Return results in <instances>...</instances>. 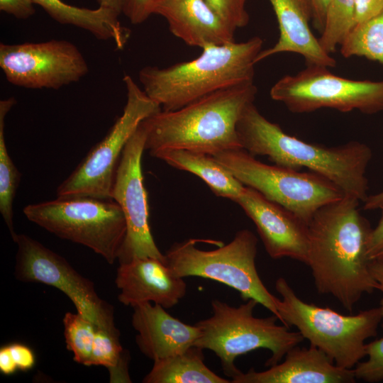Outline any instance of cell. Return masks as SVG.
<instances>
[{
    "mask_svg": "<svg viewBox=\"0 0 383 383\" xmlns=\"http://www.w3.org/2000/svg\"><path fill=\"white\" fill-rule=\"evenodd\" d=\"M359 203L344 195L321 207L308 223L306 265L316 290L331 295L350 312L362 295L378 287L367 256L372 228L360 213Z\"/></svg>",
    "mask_w": 383,
    "mask_h": 383,
    "instance_id": "obj_1",
    "label": "cell"
},
{
    "mask_svg": "<svg viewBox=\"0 0 383 383\" xmlns=\"http://www.w3.org/2000/svg\"><path fill=\"white\" fill-rule=\"evenodd\" d=\"M33 0H0V10L18 19H27L35 13Z\"/></svg>",
    "mask_w": 383,
    "mask_h": 383,
    "instance_id": "obj_33",
    "label": "cell"
},
{
    "mask_svg": "<svg viewBox=\"0 0 383 383\" xmlns=\"http://www.w3.org/2000/svg\"><path fill=\"white\" fill-rule=\"evenodd\" d=\"M154 13L163 16L170 32L189 46L203 49L234 41L235 30L205 0H160Z\"/></svg>",
    "mask_w": 383,
    "mask_h": 383,
    "instance_id": "obj_20",
    "label": "cell"
},
{
    "mask_svg": "<svg viewBox=\"0 0 383 383\" xmlns=\"http://www.w3.org/2000/svg\"><path fill=\"white\" fill-rule=\"evenodd\" d=\"M211 8L235 31L245 26L249 16L245 9L248 0H205Z\"/></svg>",
    "mask_w": 383,
    "mask_h": 383,
    "instance_id": "obj_30",
    "label": "cell"
},
{
    "mask_svg": "<svg viewBox=\"0 0 383 383\" xmlns=\"http://www.w3.org/2000/svg\"><path fill=\"white\" fill-rule=\"evenodd\" d=\"M212 156L244 186L288 209L307 224L321 207L344 196L333 183L316 173L267 165L243 149Z\"/></svg>",
    "mask_w": 383,
    "mask_h": 383,
    "instance_id": "obj_9",
    "label": "cell"
},
{
    "mask_svg": "<svg viewBox=\"0 0 383 383\" xmlns=\"http://www.w3.org/2000/svg\"><path fill=\"white\" fill-rule=\"evenodd\" d=\"M15 243V277L20 281L52 286L67 295L77 312L98 328L119 333L113 307L97 294L94 284L77 272L62 256L33 238L18 234Z\"/></svg>",
    "mask_w": 383,
    "mask_h": 383,
    "instance_id": "obj_12",
    "label": "cell"
},
{
    "mask_svg": "<svg viewBox=\"0 0 383 383\" xmlns=\"http://www.w3.org/2000/svg\"><path fill=\"white\" fill-rule=\"evenodd\" d=\"M263 41L253 37L204 48L196 58L167 67L146 66L138 78L145 94L163 111H174L224 89L254 82Z\"/></svg>",
    "mask_w": 383,
    "mask_h": 383,
    "instance_id": "obj_4",
    "label": "cell"
},
{
    "mask_svg": "<svg viewBox=\"0 0 383 383\" xmlns=\"http://www.w3.org/2000/svg\"><path fill=\"white\" fill-rule=\"evenodd\" d=\"M369 267L372 277L377 282V289L383 294V257L370 260ZM379 306L383 315V297L380 301Z\"/></svg>",
    "mask_w": 383,
    "mask_h": 383,
    "instance_id": "obj_37",
    "label": "cell"
},
{
    "mask_svg": "<svg viewBox=\"0 0 383 383\" xmlns=\"http://www.w3.org/2000/svg\"><path fill=\"white\" fill-rule=\"evenodd\" d=\"M279 320L295 326L304 339L324 352L339 367L354 369L366 357L365 341L377 335L382 320L380 306L343 315L328 307L305 302L284 277L275 282Z\"/></svg>",
    "mask_w": 383,
    "mask_h": 383,
    "instance_id": "obj_6",
    "label": "cell"
},
{
    "mask_svg": "<svg viewBox=\"0 0 383 383\" xmlns=\"http://www.w3.org/2000/svg\"><path fill=\"white\" fill-rule=\"evenodd\" d=\"M55 21L86 30L101 40H112L118 49L127 44L131 30L123 26L119 14L99 6L96 9L74 6L62 0H33Z\"/></svg>",
    "mask_w": 383,
    "mask_h": 383,
    "instance_id": "obj_21",
    "label": "cell"
},
{
    "mask_svg": "<svg viewBox=\"0 0 383 383\" xmlns=\"http://www.w3.org/2000/svg\"><path fill=\"white\" fill-rule=\"evenodd\" d=\"M340 48L345 57H365L383 65V9L373 18L355 26Z\"/></svg>",
    "mask_w": 383,
    "mask_h": 383,
    "instance_id": "obj_25",
    "label": "cell"
},
{
    "mask_svg": "<svg viewBox=\"0 0 383 383\" xmlns=\"http://www.w3.org/2000/svg\"><path fill=\"white\" fill-rule=\"evenodd\" d=\"M190 238L174 243L165 252V263L178 277L210 279L237 290L243 301L252 299L279 318L276 301L261 280L256 269L257 238L247 229L218 248L204 250Z\"/></svg>",
    "mask_w": 383,
    "mask_h": 383,
    "instance_id": "obj_7",
    "label": "cell"
},
{
    "mask_svg": "<svg viewBox=\"0 0 383 383\" xmlns=\"http://www.w3.org/2000/svg\"><path fill=\"white\" fill-rule=\"evenodd\" d=\"M126 103L106 135L95 145L57 187V198L89 196L112 199L116 171L123 149L140 123L162 110L130 75L123 77Z\"/></svg>",
    "mask_w": 383,
    "mask_h": 383,
    "instance_id": "obj_10",
    "label": "cell"
},
{
    "mask_svg": "<svg viewBox=\"0 0 383 383\" xmlns=\"http://www.w3.org/2000/svg\"><path fill=\"white\" fill-rule=\"evenodd\" d=\"M115 282L120 290L118 301L131 307L152 301L172 308L186 295L187 288L184 278L175 276L164 261L151 257L120 263Z\"/></svg>",
    "mask_w": 383,
    "mask_h": 383,
    "instance_id": "obj_16",
    "label": "cell"
},
{
    "mask_svg": "<svg viewBox=\"0 0 383 383\" xmlns=\"http://www.w3.org/2000/svg\"><path fill=\"white\" fill-rule=\"evenodd\" d=\"M151 155L176 169L198 176L217 196L235 202L245 187L211 155L187 150L165 149L156 151Z\"/></svg>",
    "mask_w": 383,
    "mask_h": 383,
    "instance_id": "obj_22",
    "label": "cell"
},
{
    "mask_svg": "<svg viewBox=\"0 0 383 383\" xmlns=\"http://www.w3.org/2000/svg\"><path fill=\"white\" fill-rule=\"evenodd\" d=\"M354 369L338 367L322 350L310 345H296L287 353L282 362L257 372L250 368L231 377V383H354Z\"/></svg>",
    "mask_w": 383,
    "mask_h": 383,
    "instance_id": "obj_17",
    "label": "cell"
},
{
    "mask_svg": "<svg viewBox=\"0 0 383 383\" xmlns=\"http://www.w3.org/2000/svg\"><path fill=\"white\" fill-rule=\"evenodd\" d=\"M257 304L252 299L238 306L214 299L212 315L195 323L200 334L194 345L213 351L220 359L224 374L231 378L240 371L234 364L238 356L267 349L272 355L265 365L270 367L280 362L288 351L304 340L299 331L278 324L279 320L274 314L255 316Z\"/></svg>",
    "mask_w": 383,
    "mask_h": 383,
    "instance_id": "obj_5",
    "label": "cell"
},
{
    "mask_svg": "<svg viewBox=\"0 0 383 383\" xmlns=\"http://www.w3.org/2000/svg\"><path fill=\"white\" fill-rule=\"evenodd\" d=\"M23 213L31 222L59 238L91 249L109 264L118 260L126 223L122 209L113 199L57 198L29 204Z\"/></svg>",
    "mask_w": 383,
    "mask_h": 383,
    "instance_id": "obj_8",
    "label": "cell"
},
{
    "mask_svg": "<svg viewBox=\"0 0 383 383\" xmlns=\"http://www.w3.org/2000/svg\"><path fill=\"white\" fill-rule=\"evenodd\" d=\"M235 202L255 223L265 250L272 258L289 257L306 264L307 223L246 186Z\"/></svg>",
    "mask_w": 383,
    "mask_h": 383,
    "instance_id": "obj_15",
    "label": "cell"
},
{
    "mask_svg": "<svg viewBox=\"0 0 383 383\" xmlns=\"http://www.w3.org/2000/svg\"><path fill=\"white\" fill-rule=\"evenodd\" d=\"M363 203L365 210L382 209L383 208V191L368 196Z\"/></svg>",
    "mask_w": 383,
    "mask_h": 383,
    "instance_id": "obj_39",
    "label": "cell"
},
{
    "mask_svg": "<svg viewBox=\"0 0 383 383\" xmlns=\"http://www.w3.org/2000/svg\"><path fill=\"white\" fill-rule=\"evenodd\" d=\"M133 308L131 323L137 331L136 344L153 361L186 350L194 345L199 336L195 324L172 316L159 304L142 302Z\"/></svg>",
    "mask_w": 383,
    "mask_h": 383,
    "instance_id": "obj_18",
    "label": "cell"
},
{
    "mask_svg": "<svg viewBox=\"0 0 383 383\" xmlns=\"http://www.w3.org/2000/svg\"><path fill=\"white\" fill-rule=\"evenodd\" d=\"M354 0H330L318 41L329 54L335 51L353 26Z\"/></svg>",
    "mask_w": 383,
    "mask_h": 383,
    "instance_id": "obj_27",
    "label": "cell"
},
{
    "mask_svg": "<svg viewBox=\"0 0 383 383\" xmlns=\"http://www.w3.org/2000/svg\"><path fill=\"white\" fill-rule=\"evenodd\" d=\"M14 98L0 101V212L13 240L18 234L13 223V204L21 180V173L13 162L5 140V117L15 104Z\"/></svg>",
    "mask_w": 383,
    "mask_h": 383,
    "instance_id": "obj_24",
    "label": "cell"
},
{
    "mask_svg": "<svg viewBox=\"0 0 383 383\" xmlns=\"http://www.w3.org/2000/svg\"><path fill=\"white\" fill-rule=\"evenodd\" d=\"M119 335V333L97 328L89 366L102 365L108 368L111 382H131L128 353L121 345Z\"/></svg>",
    "mask_w": 383,
    "mask_h": 383,
    "instance_id": "obj_26",
    "label": "cell"
},
{
    "mask_svg": "<svg viewBox=\"0 0 383 383\" xmlns=\"http://www.w3.org/2000/svg\"><path fill=\"white\" fill-rule=\"evenodd\" d=\"M0 67L9 83L35 89H58L79 81L89 72L78 48L63 40L1 43Z\"/></svg>",
    "mask_w": 383,
    "mask_h": 383,
    "instance_id": "obj_13",
    "label": "cell"
},
{
    "mask_svg": "<svg viewBox=\"0 0 383 383\" xmlns=\"http://www.w3.org/2000/svg\"><path fill=\"white\" fill-rule=\"evenodd\" d=\"M203 349L193 345L186 350L154 360L144 383H231L204 363Z\"/></svg>",
    "mask_w": 383,
    "mask_h": 383,
    "instance_id": "obj_23",
    "label": "cell"
},
{
    "mask_svg": "<svg viewBox=\"0 0 383 383\" xmlns=\"http://www.w3.org/2000/svg\"><path fill=\"white\" fill-rule=\"evenodd\" d=\"M99 6L111 9L118 13H122L123 0H97Z\"/></svg>",
    "mask_w": 383,
    "mask_h": 383,
    "instance_id": "obj_40",
    "label": "cell"
},
{
    "mask_svg": "<svg viewBox=\"0 0 383 383\" xmlns=\"http://www.w3.org/2000/svg\"><path fill=\"white\" fill-rule=\"evenodd\" d=\"M67 348L74 354V360L89 366L97 326L79 313L67 312L63 318Z\"/></svg>",
    "mask_w": 383,
    "mask_h": 383,
    "instance_id": "obj_28",
    "label": "cell"
},
{
    "mask_svg": "<svg viewBox=\"0 0 383 383\" xmlns=\"http://www.w3.org/2000/svg\"><path fill=\"white\" fill-rule=\"evenodd\" d=\"M383 328V317L381 322ZM367 359L360 361L354 368L355 378L365 382H378L383 380V337L367 343Z\"/></svg>",
    "mask_w": 383,
    "mask_h": 383,
    "instance_id": "obj_29",
    "label": "cell"
},
{
    "mask_svg": "<svg viewBox=\"0 0 383 383\" xmlns=\"http://www.w3.org/2000/svg\"><path fill=\"white\" fill-rule=\"evenodd\" d=\"M275 13L279 30L277 42L258 54L256 62L281 52L301 55L307 65L333 67L335 60L321 45L312 33L309 21L313 19L310 0H269Z\"/></svg>",
    "mask_w": 383,
    "mask_h": 383,
    "instance_id": "obj_19",
    "label": "cell"
},
{
    "mask_svg": "<svg viewBox=\"0 0 383 383\" xmlns=\"http://www.w3.org/2000/svg\"><path fill=\"white\" fill-rule=\"evenodd\" d=\"M146 131L143 121L126 143L113 180L111 198L120 206L126 223V233L118 260L151 257L165 262L148 223V204L141 168Z\"/></svg>",
    "mask_w": 383,
    "mask_h": 383,
    "instance_id": "obj_14",
    "label": "cell"
},
{
    "mask_svg": "<svg viewBox=\"0 0 383 383\" xmlns=\"http://www.w3.org/2000/svg\"><path fill=\"white\" fill-rule=\"evenodd\" d=\"M382 9L383 0H354L353 28L373 18Z\"/></svg>",
    "mask_w": 383,
    "mask_h": 383,
    "instance_id": "obj_32",
    "label": "cell"
},
{
    "mask_svg": "<svg viewBox=\"0 0 383 383\" xmlns=\"http://www.w3.org/2000/svg\"><path fill=\"white\" fill-rule=\"evenodd\" d=\"M160 0H123L122 13L133 24L145 21L152 14Z\"/></svg>",
    "mask_w": 383,
    "mask_h": 383,
    "instance_id": "obj_31",
    "label": "cell"
},
{
    "mask_svg": "<svg viewBox=\"0 0 383 383\" xmlns=\"http://www.w3.org/2000/svg\"><path fill=\"white\" fill-rule=\"evenodd\" d=\"M381 210L382 215L377 226L372 229L368 241L367 256L370 260L383 257V208Z\"/></svg>",
    "mask_w": 383,
    "mask_h": 383,
    "instance_id": "obj_35",
    "label": "cell"
},
{
    "mask_svg": "<svg viewBox=\"0 0 383 383\" xmlns=\"http://www.w3.org/2000/svg\"><path fill=\"white\" fill-rule=\"evenodd\" d=\"M254 82L219 90L174 111L161 110L143 121L145 149L150 154L165 149H182L213 155L242 149L237 123L254 102Z\"/></svg>",
    "mask_w": 383,
    "mask_h": 383,
    "instance_id": "obj_3",
    "label": "cell"
},
{
    "mask_svg": "<svg viewBox=\"0 0 383 383\" xmlns=\"http://www.w3.org/2000/svg\"><path fill=\"white\" fill-rule=\"evenodd\" d=\"M313 8L314 27L321 33L325 23L327 7L330 0H310Z\"/></svg>",
    "mask_w": 383,
    "mask_h": 383,
    "instance_id": "obj_36",
    "label": "cell"
},
{
    "mask_svg": "<svg viewBox=\"0 0 383 383\" xmlns=\"http://www.w3.org/2000/svg\"><path fill=\"white\" fill-rule=\"evenodd\" d=\"M11 355L18 370H30L35 364V356L28 346L21 343L8 345Z\"/></svg>",
    "mask_w": 383,
    "mask_h": 383,
    "instance_id": "obj_34",
    "label": "cell"
},
{
    "mask_svg": "<svg viewBox=\"0 0 383 383\" xmlns=\"http://www.w3.org/2000/svg\"><path fill=\"white\" fill-rule=\"evenodd\" d=\"M18 367L11 355L9 345L1 347L0 349V370L6 375L13 374Z\"/></svg>",
    "mask_w": 383,
    "mask_h": 383,
    "instance_id": "obj_38",
    "label": "cell"
},
{
    "mask_svg": "<svg viewBox=\"0 0 383 383\" xmlns=\"http://www.w3.org/2000/svg\"><path fill=\"white\" fill-rule=\"evenodd\" d=\"M236 129L242 149L252 156L265 155L274 165L295 170L306 167L360 201L368 196L366 170L372 153L367 145L353 140L328 147L305 142L267 119L254 102L243 110Z\"/></svg>",
    "mask_w": 383,
    "mask_h": 383,
    "instance_id": "obj_2",
    "label": "cell"
},
{
    "mask_svg": "<svg viewBox=\"0 0 383 383\" xmlns=\"http://www.w3.org/2000/svg\"><path fill=\"white\" fill-rule=\"evenodd\" d=\"M328 68L307 65L295 74L284 76L272 87L270 95L293 113L326 108L366 114L383 111V80L350 79L332 74Z\"/></svg>",
    "mask_w": 383,
    "mask_h": 383,
    "instance_id": "obj_11",
    "label": "cell"
}]
</instances>
